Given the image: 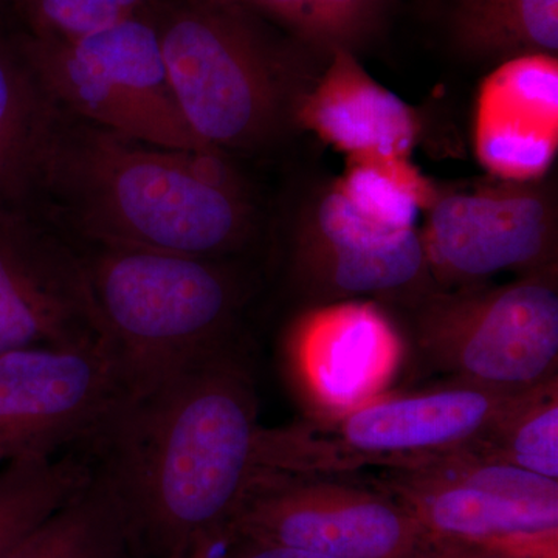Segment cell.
<instances>
[{
	"instance_id": "obj_1",
	"label": "cell",
	"mask_w": 558,
	"mask_h": 558,
	"mask_svg": "<svg viewBox=\"0 0 558 558\" xmlns=\"http://www.w3.org/2000/svg\"><path fill=\"white\" fill-rule=\"evenodd\" d=\"M259 429L255 381L230 341L132 395L97 444L149 548L179 557L233 523Z\"/></svg>"
},
{
	"instance_id": "obj_2",
	"label": "cell",
	"mask_w": 558,
	"mask_h": 558,
	"mask_svg": "<svg viewBox=\"0 0 558 558\" xmlns=\"http://www.w3.org/2000/svg\"><path fill=\"white\" fill-rule=\"evenodd\" d=\"M92 244L219 259L247 242L253 207L227 154L161 148L65 121L60 109L35 189Z\"/></svg>"
},
{
	"instance_id": "obj_3",
	"label": "cell",
	"mask_w": 558,
	"mask_h": 558,
	"mask_svg": "<svg viewBox=\"0 0 558 558\" xmlns=\"http://www.w3.org/2000/svg\"><path fill=\"white\" fill-rule=\"evenodd\" d=\"M172 92L208 148H266L296 124L317 73L236 0H182L150 17Z\"/></svg>"
},
{
	"instance_id": "obj_4",
	"label": "cell",
	"mask_w": 558,
	"mask_h": 558,
	"mask_svg": "<svg viewBox=\"0 0 558 558\" xmlns=\"http://www.w3.org/2000/svg\"><path fill=\"white\" fill-rule=\"evenodd\" d=\"M94 245L84 266L131 395L230 343L242 286L229 267L201 256Z\"/></svg>"
},
{
	"instance_id": "obj_5",
	"label": "cell",
	"mask_w": 558,
	"mask_h": 558,
	"mask_svg": "<svg viewBox=\"0 0 558 558\" xmlns=\"http://www.w3.org/2000/svg\"><path fill=\"white\" fill-rule=\"evenodd\" d=\"M517 396L461 381L387 391L337 416L314 414L289 427L260 428L256 465L323 475L417 468L480 449Z\"/></svg>"
},
{
	"instance_id": "obj_6",
	"label": "cell",
	"mask_w": 558,
	"mask_h": 558,
	"mask_svg": "<svg viewBox=\"0 0 558 558\" xmlns=\"http://www.w3.org/2000/svg\"><path fill=\"white\" fill-rule=\"evenodd\" d=\"M405 310L418 360L446 381L521 395L558 379L557 264L497 288L433 290Z\"/></svg>"
},
{
	"instance_id": "obj_7",
	"label": "cell",
	"mask_w": 558,
	"mask_h": 558,
	"mask_svg": "<svg viewBox=\"0 0 558 558\" xmlns=\"http://www.w3.org/2000/svg\"><path fill=\"white\" fill-rule=\"evenodd\" d=\"M21 50L54 105L86 123L161 148L219 153L186 123L142 14L78 38L33 36Z\"/></svg>"
},
{
	"instance_id": "obj_8",
	"label": "cell",
	"mask_w": 558,
	"mask_h": 558,
	"mask_svg": "<svg viewBox=\"0 0 558 558\" xmlns=\"http://www.w3.org/2000/svg\"><path fill=\"white\" fill-rule=\"evenodd\" d=\"M376 481L428 537L515 558H558V481L464 450L427 464L381 470Z\"/></svg>"
},
{
	"instance_id": "obj_9",
	"label": "cell",
	"mask_w": 558,
	"mask_h": 558,
	"mask_svg": "<svg viewBox=\"0 0 558 558\" xmlns=\"http://www.w3.org/2000/svg\"><path fill=\"white\" fill-rule=\"evenodd\" d=\"M256 543L328 558H403L427 534L376 481L258 470L233 520Z\"/></svg>"
},
{
	"instance_id": "obj_10",
	"label": "cell",
	"mask_w": 558,
	"mask_h": 558,
	"mask_svg": "<svg viewBox=\"0 0 558 558\" xmlns=\"http://www.w3.org/2000/svg\"><path fill=\"white\" fill-rule=\"evenodd\" d=\"M421 231L438 290L484 284L501 271L557 264V189L548 179L436 189Z\"/></svg>"
},
{
	"instance_id": "obj_11",
	"label": "cell",
	"mask_w": 558,
	"mask_h": 558,
	"mask_svg": "<svg viewBox=\"0 0 558 558\" xmlns=\"http://www.w3.org/2000/svg\"><path fill=\"white\" fill-rule=\"evenodd\" d=\"M109 341L0 354V462L100 439L131 398Z\"/></svg>"
},
{
	"instance_id": "obj_12",
	"label": "cell",
	"mask_w": 558,
	"mask_h": 558,
	"mask_svg": "<svg viewBox=\"0 0 558 558\" xmlns=\"http://www.w3.org/2000/svg\"><path fill=\"white\" fill-rule=\"evenodd\" d=\"M292 274L315 306L371 300L410 307L438 290L421 231L373 222L333 182L315 191L296 216Z\"/></svg>"
},
{
	"instance_id": "obj_13",
	"label": "cell",
	"mask_w": 558,
	"mask_h": 558,
	"mask_svg": "<svg viewBox=\"0 0 558 558\" xmlns=\"http://www.w3.org/2000/svg\"><path fill=\"white\" fill-rule=\"evenodd\" d=\"M109 341L83 256L22 208H0V354Z\"/></svg>"
},
{
	"instance_id": "obj_14",
	"label": "cell",
	"mask_w": 558,
	"mask_h": 558,
	"mask_svg": "<svg viewBox=\"0 0 558 558\" xmlns=\"http://www.w3.org/2000/svg\"><path fill=\"white\" fill-rule=\"evenodd\" d=\"M293 365L318 416H337L388 391L405 341L385 304L371 300L319 304L292 339Z\"/></svg>"
},
{
	"instance_id": "obj_15",
	"label": "cell",
	"mask_w": 558,
	"mask_h": 558,
	"mask_svg": "<svg viewBox=\"0 0 558 558\" xmlns=\"http://www.w3.org/2000/svg\"><path fill=\"white\" fill-rule=\"evenodd\" d=\"M557 134V57L526 54L498 64L476 105L481 163L499 179H542L556 157Z\"/></svg>"
},
{
	"instance_id": "obj_16",
	"label": "cell",
	"mask_w": 558,
	"mask_h": 558,
	"mask_svg": "<svg viewBox=\"0 0 558 558\" xmlns=\"http://www.w3.org/2000/svg\"><path fill=\"white\" fill-rule=\"evenodd\" d=\"M296 124L349 157H409L421 135L416 110L343 49L330 51L304 92Z\"/></svg>"
},
{
	"instance_id": "obj_17",
	"label": "cell",
	"mask_w": 558,
	"mask_h": 558,
	"mask_svg": "<svg viewBox=\"0 0 558 558\" xmlns=\"http://www.w3.org/2000/svg\"><path fill=\"white\" fill-rule=\"evenodd\" d=\"M146 546L119 478L101 459L83 486L2 558H140Z\"/></svg>"
},
{
	"instance_id": "obj_18",
	"label": "cell",
	"mask_w": 558,
	"mask_h": 558,
	"mask_svg": "<svg viewBox=\"0 0 558 558\" xmlns=\"http://www.w3.org/2000/svg\"><path fill=\"white\" fill-rule=\"evenodd\" d=\"M21 47L0 40V208H22L58 117Z\"/></svg>"
},
{
	"instance_id": "obj_19",
	"label": "cell",
	"mask_w": 558,
	"mask_h": 558,
	"mask_svg": "<svg viewBox=\"0 0 558 558\" xmlns=\"http://www.w3.org/2000/svg\"><path fill=\"white\" fill-rule=\"evenodd\" d=\"M451 38L462 54L501 64L558 51V0H450Z\"/></svg>"
},
{
	"instance_id": "obj_20",
	"label": "cell",
	"mask_w": 558,
	"mask_h": 558,
	"mask_svg": "<svg viewBox=\"0 0 558 558\" xmlns=\"http://www.w3.org/2000/svg\"><path fill=\"white\" fill-rule=\"evenodd\" d=\"M92 468L78 459L21 454L0 470V558L83 486Z\"/></svg>"
},
{
	"instance_id": "obj_21",
	"label": "cell",
	"mask_w": 558,
	"mask_h": 558,
	"mask_svg": "<svg viewBox=\"0 0 558 558\" xmlns=\"http://www.w3.org/2000/svg\"><path fill=\"white\" fill-rule=\"evenodd\" d=\"M336 183L363 216L391 230L416 229L436 194L409 157H351Z\"/></svg>"
},
{
	"instance_id": "obj_22",
	"label": "cell",
	"mask_w": 558,
	"mask_h": 558,
	"mask_svg": "<svg viewBox=\"0 0 558 558\" xmlns=\"http://www.w3.org/2000/svg\"><path fill=\"white\" fill-rule=\"evenodd\" d=\"M258 9L292 32L304 49L328 58L355 53L379 31L389 0H236Z\"/></svg>"
},
{
	"instance_id": "obj_23",
	"label": "cell",
	"mask_w": 558,
	"mask_h": 558,
	"mask_svg": "<svg viewBox=\"0 0 558 558\" xmlns=\"http://www.w3.org/2000/svg\"><path fill=\"white\" fill-rule=\"evenodd\" d=\"M476 451L558 481V379L517 396Z\"/></svg>"
},
{
	"instance_id": "obj_24",
	"label": "cell",
	"mask_w": 558,
	"mask_h": 558,
	"mask_svg": "<svg viewBox=\"0 0 558 558\" xmlns=\"http://www.w3.org/2000/svg\"><path fill=\"white\" fill-rule=\"evenodd\" d=\"M148 0H20L35 38L72 39L138 16Z\"/></svg>"
},
{
	"instance_id": "obj_25",
	"label": "cell",
	"mask_w": 558,
	"mask_h": 558,
	"mask_svg": "<svg viewBox=\"0 0 558 558\" xmlns=\"http://www.w3.org/2000/svg\"><path fill=\"white\" fill-rule=\"evenodd\" d=\"M403 558H515L486 546L458 539L425 537L421 545Z\"/></svg>"
},
{
	"instance_id": "obj_26",
	"label": "cell",
	"mask_w": 558,
	"mask_h": 558,
	"mask_svg": "<svg viewBox=\"0 0 558 558\" xmlns=\"http://www.w3.org/2000/svg\"><path fill=\"white\" fill-rule=\"evenodd\" d=\"M240 558H328L310 553V550L289 548V546L270 545V543L252 542V548Z\"/></svg>"
}]
</instances>
